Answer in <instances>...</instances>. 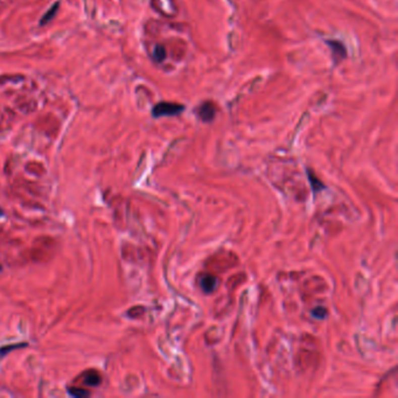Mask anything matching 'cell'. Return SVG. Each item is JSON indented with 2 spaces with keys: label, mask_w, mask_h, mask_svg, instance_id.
<instances>
[{
  "label": "cell",
  "mask_w": 398,
  "mask_h": 398,
  "mask_svg": "<svg viewBox=\"0 0 398 398\" xmlns=\"http://www.w3.org/2000/svg\"><path fill=\"white\" fill-rule=\"evenodd\" d=\"M186 106L182 104L172 103V102H160L155 104L152 109V116L155 118L159 117H172L179 116L185 111Z\"/></svg>",
  "instance_id": "obj_1"
},
{
  "label": "cell",
  "mask_w": 398,
  "mask_h": 398,
  "mask_svg": "<svg viewBox=\"0 0 398 398\" xmlns=\"http://www.w3.org/2000/svg\"><path fill=\"white\" fill-rule=\"evenodd\" d=\"M195 113L201 122L210 123L214 121L215 116H216V106L210 100H204L196 107Z\"/></svg>",
  "instance_id": "obj_2"
},
{
  "label": "cell",
  "mask_w": 398,
  "mask_h": 398,
  "mask_svg": "<svg viewBox=\"0 0 398 398\" xmlns=\"http://www.w3.org/2000/svg\"><path fill=\"white\" fill-rule=\"evenodd\" d=\"M325 42L327 46L329 47L330 51H332L334 65L335 66L338 65V63L342 62L346 58H347V48H346L345 43L342 42V41L329 39V40H325Z\"/></svg>",
  "instance_id": "obj_3"
},
{
  "label": "cell",
  "mask_w": 398,
  "mask_h": 398,
  "mask_svg": "<svg viewBox=\"0 0 398 398\" xmlns=\"http://www.w3.org/2000/svg\"><path fill=\"white\" fill-rule=\"evenodd\" d=\"M200 286L201 289L203 290L206 293H211L214 292L217 288L218 280L217 278H215L211 274H203V276L200 277Z\"/></svg>",
  "instance_id": "obj_4"
},
{
  "label": "cell",
  "mask_w": 398,
  "mask_h": 398,
  "mask_svg": "<svg viewBox=\"0 0 398 398\" xmlns=\"http://www.w3.org/2000/svg\"><path fill=\"white\" fill-rule=\"evenodd\" d=\"M84 383L89 386H97L102 383V377L96 370L87 371L84 375Z\"/></svg>",
  "instance_id": "obj_5"
},
{
  "label": "cell",
  "mask_w": 398,
  "mask_h": 398,
  "mask_svg": "<svg viewBox=\"0 0 398 398\" xmlns=\"http://www.w3.org/2000/svg\"><path fill=\"white\" fill-rule=\"evenodd\" d=\"M153 56H154V59H155V61L162 62V61L166 59V56H167L166 48L163 47V46H161V44H158V46H155Z\"/></svg>",
  "instance_id": "obj_6"
},
{
  "label": "cell",
  "mask_w": 398,
  "mask_h": 398,
  "mask_svg": "<svg viewBox=\"0 0 398 398\" xmlns=\"http://www.w3.org/2000/svg\"><path fill=\"white\" fill-rule=\"evenodd\" d=\"M68 392H69V395H70V396L76 397V398L88 397L89 395H90V392L87 391V390L80 389V388H69V389H68Z\"/></svg>",
  "instance_id": "obj_7"
},
{
  "label": "cell",
  "mask_w": 398,
  "mask_h": 398,
  "mask_svg": "<svg viewBox=\"0 0 398 398\" xmlns=\"http://www.w3.org/2000/svg\"><path fill=\"white\" fill-rule=\"evenodd\" d=\"M56 9H59V4H56V5H54L49 11H48V13L42 18V21H41V24H46L47 21H50L51 18H53L55 16V13H56Z\"/></svg>",
  "instance_id": "obj_8"
},
{
  "label": "cell",
  "mask_w": 398,
  "mask_h": 398,
  "mask_svg": "<svg viewBox=\"0 0 398 398\" xmlns=\"http://www.w3.org/2000/svg\"><path fill=\"white\" fill-rule=\"evenodd\" d=\"M312 314H313V317L318 319H323L326 317V310L323 307H317L312 311Z\"/></svg>",
  "instance_id": "obj_9"
},
{
  "label": "cell",
  "mask_w": 398,
  "mask_h": 398,
  "mask_svg": "<svg viewBox=\"0 0 398 398\" xmlns=\"http://www.w3.org/2000/svg\"><path fill=\"white\" fill-rule=\"evenodd\" d=\"M3 215V210H2V208H0V216H2Z\"/></svg>",
  "instance_id": "obj_10"
},
{
  "label": "cell",
  "mask_w": 398,
  "mask_h": 398,
  "mask_svg": "<svg viewBox=\"0 0 398 398\" xmlns=\"http://www.w3.org/2000/svg\"><path fill=\"white\" fill-rule=\"evenodd\" d=\"M0 270H2V265H0Z\"/></svg>",
  "instance_id": "obj_11"
}]
</instances>
